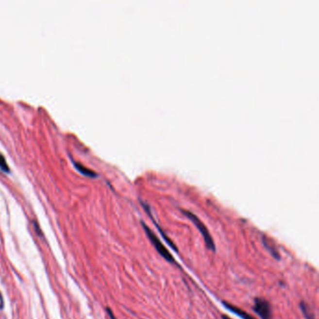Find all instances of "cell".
I'll use <instances>...</instances> for the list:
<instances>
[{"label":"cell","mask_w":319,"mask_h":319,"mask_svg":"<svg viewBox=\"0 0 319 319\" xmlns=\"http://www.w3.org/2000/svg\"><path fill=\"white\" fill-rule=\"evenodd\" d=\"M0 168L2 170H4L5 172H9L10 171V167H9L7 161H6V158H5L4 154L1 153H0Z\"/></svg>","instance_id":"obj_8"},{"label":"cell","mask_w":319,"mask_h":319,"mask_svg":"<svg viewBox=\"0 0 319 319\" xmlns=\"http://www.w3.org/2000/svg\"><path fill=\"white\" fill-rule=\"evenodd\" d=\"M182 212L184 213V215H185L186 217H188L191 220L192 222L195 224V226L198 228V230H200V232L201 233V235L203 237L206 247L208 249H210L211 251L215 252L216 251V244H215V242H214V239H213L210 231L208 230V229L206 228V226L202 223V221L199 217H197L196 215H194L193 213H191V212L185 211V210H182Z\"/></svg>","instance_id":"obj_2"},{"label":"cell","mask_w":319,"mask_h":319,"mask_svg":"<svg viewBox=\"0 0 319 319\" xmlns=\"http://www.w3.org/2000/svg\"><path fill=\"white\" fill-rule=\"evenodd\" d=\"M262 241H263L264 246L268 249L269 252L272 255V256H273L274 258H276L277 260H279V259H280V254L278 253L277 249H276L275 246L273 245V243H270V241H269V239H267L265 236L262 238Z\"/></svg>","instance_id":"obj_5"},{"label":"cell","mask_w":319,"mask_h":319,"mask_svg":"<svg viewBox=\"0 0 319 319\" xmlns=\"http://www.w3.org/2000/svg\"><path fill=\"white\" fill-rule=\"evenodd\" d=\"M4 306V301H3V298H2V295L0 293V310L3 308Z\"/></svg>","instance_id":"obj_10"},{"label":"cell","mask_w":319,"mask_h":319,"mask_svg":"<svg viewBox=\"0 0 319 319\" xmlns=\"http://www.w3.org/2000/svg\"><path fill=\"white\" fill-rule=\"evenodd\" d=\"M141 225H142V228H143V230L145 231L147 237L149 238V240L151 241L153 247L157 251V253L161 255L164 259H166L168 262H170V263H173V264H177L176 261H175V259H174V257H173V255L169 253V251L167 249L166 246L159 240V238L154 234L153 230H151L144 222H141Z\"/></svg>","instance_id":"obj_1"},{"label":"cell","mask_w":319,"mask_h":319,"mask_svg":"<svg viewBox=\"0 0 319 319\" xmlns=\"http://www.w3.org/2000/svg\"><path fill=\"white\" fill-rule=\"evenodd\" d=\"M222 319H230V318H229V317H227V316H225V315H223V316H222Z\"/></svg>","instance_id":"obj_11"},{"label":"cell","mask_w":319,"mask_h":319,"mask_svg":"<svg viewBox=\"0 0 319 319\" xmlns=\"http://www.w3.org/2000/svg\"><path fill=\"white\" fill-rule=\"evenodd\" d=\"M301 309L302 311V314H303L305 319H316L314 312L311 310V308L308 306L305 302H302V303H301Z\"/></svg>","instance_id":"obj_7"},{"label":"cell","mask_w":319,"mask_h":319,"mask_svg":"<svg viewBox=\"0 0 319 319\" xmlns=\"http://www.w3.org/2000/svg\"><path fill=\"white\" fill-rule=\"evenodd\" d=\"M107 312H108L109 316L111 317V319H115V315L113 314V312H112V310L110 308H107Z\"/></svg>","instance_id":"obj_9"},{"label":"cell","mask_w":319,"mask_h":319,"mask_svg":"<svg viewBox=\"0 0 319 319\" xmlns=\"http://www.w3.org/2000/svg\"><path fill=\"white\" fill-rule=\"evenodd\" d=\"M253 311L261 319H272L271 306L269 303V302L262 298L255 299V304L253 306Z\"/></svg>","instance_id":"obj_3"},{"label":"cell","mask_w":319,"mask_h":319,"mask_svg":"<svg viewBox=\"0 0 319 319\" xmlns=\"http://www.w3.org/2000/svg\"><path fill=\"white\" fill-rule=\"evenodd\" d=\"M74 165H75V168H77V169L79 171H81L83 174H84L86 176H89V177H97L98 176L97 172H95L94 170L90 169V168H88L87 167L84 166V165H82L81 163L75 162Z\"/></svg>","instance_id":"obj_6"},{"label":"cell","mask_w":319,"mask_h":319,"mask_svg":"<svg viewBox=\"0 0 319 319\" xmlns=\"http://www.w3.org/2000/svg\"><path fill=\"white\" fill-rule=\"evenodd\" d=\"M222 303H223V305L225 306V308H227L228 310H230L231 313L237 315L238 317H240L242 319H255L251 315H249L248 313H246L245 311H243L239 307L234 306V305L230 304L229 302H223Z\"/></svg>","instance_id":"obj_4"}]
</instances>
